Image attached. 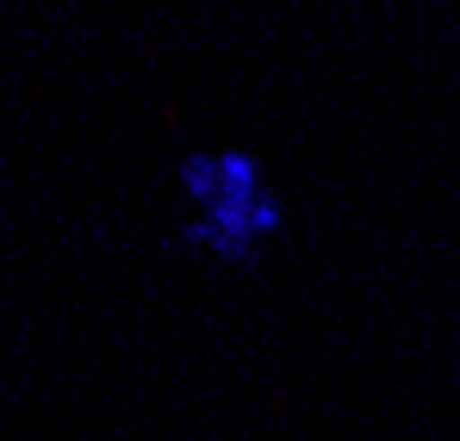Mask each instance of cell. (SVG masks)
<instances>
[{"instance_id":"6da1fadb","label":"cell","mask_w":460,"mask_h":441,"mask_svg":"<svg viewBox=\"0 0 460 441\" xmlns=\"http://www.w3.org/2000/svg\"><path fill=\"white\" fill-rule=\"evenodd\" d=\"M187 218L174 243L218 268H255L268 243L287 236V199L255 149H193L174 162Z\"/></svg>"}]
</instances>
